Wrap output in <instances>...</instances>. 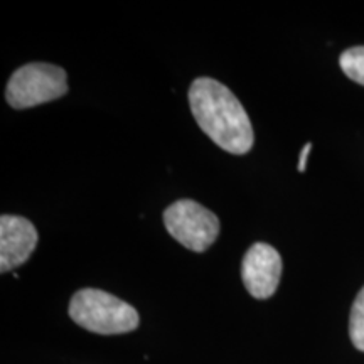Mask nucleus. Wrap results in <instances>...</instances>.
<instances>
[{
	"label": "nucleus",
	"instance_id": "obj_1",
	"mask_svg": "<svg viewBox=\"0 0 364 364\" xmlns=\"http://www.w3.org/2000/svg\"><path fill=\"white\" fill-rule=\"evenodd\" d=\"M188 98L194 120L218 147L233 156H245L252 150V122L228 86L204 76L193 81Z\"/></svg>",
	"mask_w": 364,
	"mask_h": 364
},
{
	"label": "nucleus",
	"instance_id": "obj_2",
	"mask_svg": "<svg viewBox=\"0 0 364 364\" xmlns=\"http://www.w3.org/2000/svg\"><path fill=\"white\" fill-rule=\"evenodd\" d=\"M70 317L83 329L112 336L135 331L139 312L130 304L98 289H81L70 302Z\"/></svg>",
	"mask_w": 364,
	"mask_h": 364
},
{
	"label": "nucleus",
	"instance_id": "obj_3",
	"mask_svg": "<svg viewBox=\"0 0 364 364\" xmlns=\"http://www.w3.org/2000/svg\"><path fill=\"white\" fill-rule=\"evenodd\" d=\"M66 93V71L49 63H29L19 68L14 71L6 88L7 103L16 110L54 102Z\"/></svg>",
	"mask_w": 364,
	"mask_h": 364
},
{
	"label": "nucleus",
	"instance_id": "obj_4",
	"mask_svg": "<svg viewBox=\"0 0 364 364\" xmlns=\"http://www.w3.org/2000/svg\"><path fill=\"white\" fill-rule=\"evenodd\" d=\"M164 225L169 235L191 252L203 253L220 236V220L193 199H179L164 211Z\"/></svg>",
	"mask_w": 364,
	"mask_h": 364
},
{
	"label": "nucleus",
	"instance_id": "obj_5",
	"mask_svg": "<svg viewBox=\"0 0 364 364\" xmlns=\"http://www.w3.org/2000/svg\"><path fill=\"white\" fill-rule=\"evenodd\" d=\"M282 277V257L267 243H255L241 262V280L255 299H268L277 292Z\"/></svg>",
	"mask_w": 364,
	"mask_h": 364
},
{
	"label": "nucleus",
	"instance_id": "obj_6",
	"mask_svg": "<svg viewBox=\"0 0 364 364\" xmlns=\"http://www.w3.org/2000/svg\"><path fill=\"white\" fill-rule=\"evenodd\" d=\"M38 231L22 216L0 218V272L7 273L24 265L38 247Z\"/></svg>",
	"mask_w": 364,
	"mask_h": 364
},
{
	"label": "nucleus",
	"instance_id": "obj_7",
	"mask_svg": "<svg viewBox=\"0 0 364 364\" xmlns=\"http://www.w3.org/2000/svg\"><path fill=\"white\" fill-rule=\"evenodd\" d=\"M341 70L354 83L364 86V46H354L339 58Z\"/></svg>",
	"mask_w": 364,
	"mask_h": 364
},
{
	"label": "nucleus",
	"instance_id": "obj_8",
	"mask_svg": "<svg viewBox=\"0 0 364 364\" xmlns=\"http://www.w3.org/2000/svg\"><path fill=\"white\" fill-rule=\"evenodd\" d=\"M349 338L354 348L364 353V287L359 290L349 316Z\"/></svg>",
	"mask_w": 364,
	"mask_h": 364
},
{
	"label": "nucleus",
	"instance_id": "obj_9",
	"mask_svg": "<svg viewBox=\"0 0 364 364\" xmlns=\"http://www.w3.org/2000/svg\"><path fill=\"white\" fill-rule=\"evenodd\" d=\"M311 149H312V144L307 142L306 147L302 149V152H300V159H299V172H306V167H307V159H309V154H311Z\"/></svg>",
	"mask_w": 364,
	"mask_h": 364
}]
</instances>
